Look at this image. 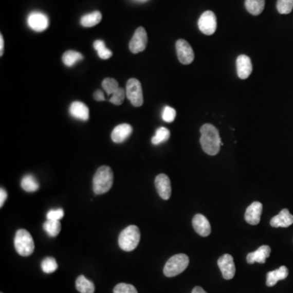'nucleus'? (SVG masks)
<instances>
[{"label":"nucleus","mask_w":293,"mask_h":293,"mask_svg":"<svg viewBox=\"0 0 293 293\" xmlns=\"http://www.w3.org/2000/svg\"><path fill=\"white\" fill-rule=\"evenodd\" d=\"M42 270L44 273H51L55 272L58 268L57 261L55 258H46L43 259L41 263Z\"/></svg>","instance_id":"29"},{"label":"nucleus","mask_w":293,"mask_h":293,"mask_svg":"<svg viewBox=\"0 0 293 293\" xmlns=\"http://www.w3.org/2000/svg\"><path fill=\"white\" fill-rule=\"evenodd\" d=\"M102 14L99 11L86 14L81 18V25L84 27H93L101 22Z\"/></svg>","instance_id":"23"},{"label":"nucleus","mask_w":293,"mask_h":293,"mask_svg":"<svg viewBox=\"0 0 293 293\" xmlns=\"http://www.w3.org/2000/svg\"><path fill=\"white\" fill-rule=\"evenodd\" d=\"M69 114L76 119L84 121L89 119V108L82 102L76 101L72 103L69 107Z\"/></svg>","instance_id":"19"},{"label":"nucleus","mask_w":293,"mask_h":293,"mask_svg":"<svg viewBox=\"0 0 293 293\" xmlns=\"http://www.w3.org/2000/svg\"><path fill=\"white\" fill-rule=\"evenodd\" d=\"M170 132L166 127H160L156 130V134L152 139V143L153 145H158L164 143L170 139Z\"/></svg>","instance_id":"27"},{"label":"nucleus","mask_w":293,"mask_h":293,"mask_svg":"<svg viewBox=\"0 0 293 293\" xmlns=\"http://www.w3.org/2000/svg\"><path fill=\"white\" fill-rule=\"evenodd\" d=\"M43 229L47 233L49 236L56 237L61 232V224L60 221L56 220H47L43 224Z\"/></svg>","instance_id":"26"},{"label":"nucleus","mask_w":293,"mask_h":293,"mask_svg":"<svg viewBox=\"0 0 293 293\" xmlns=\"http://www.w3.org/2000/svg\"><path fill=\"white\" fill-rule=\"evenodd\" d=\"M198 27L205 35H212L217 29V17L214 12L206 11L198 21Z\"/></svg>","instance_id":"7"},{"label":"nucleus","mask_w":293,"mask_h":293,"mask_svg":"<svg viewBox=\"0 0 293 293\" xmlns=\"http://www.w3.org/2000/svg\"><path fill=\"white\" fill-rule=\"evenodd\" d=\"M265 4V0H245L246 9L253 16H258L263 12Z\"/></svg>","instance_id":"22"},{"label":"nucleus","mask_w":293,"mask_h":293,"mask_svg":"<svg viewBox=\"0 0 293 293\" xmlns=\"http://www.w3.org/2000/svg\"><path fill=\"white\" fill-rule=\"evenodd\" d=\"M64 217V210L62 209H52L47 213V220L60 221Z\"/></svg>","instance_id":"35"},{"label":"nucleus","mask_w":293,"mask_h":293,"mask_svg":"<svg viewBox=\"0 0 293 293\" xmlns=\"http://www.w3.org/2000/svg\"><path fill=\"white\" fill-rule=\"evenodd\" d=\"M102 86L108 95H113L119 88L118 82L114 78H107L102 82Z\"/></svg>","instance_id":"30"},{"label":"nucleus","mask_w":293,"mask_h":293,"mask_svg":"<svg viewBox=\"0 0 293 293\" xmlns=\"http://www.w3.org/2000/svg\"><path fill=\"white\" fill-rule=\"evenodd\" d=\"M192 225L195 232L203 237L209 236L211 233V226L209 220L204 216V215H195V217L192 219Z\"/></svg>","instance_id":"15"},{"label":"nucleus","mask_w":293,"mask_h":293,"mask_svg":"<svg viewBox=\"0 0 293 293\" xmlns=\"http://www.w3.org/2000/svg\"><path fill=\"white\" fill-rule=\"evenodd\" d=\"M125 96H126L125 90L123 88L119 87L114 92V94L112 95L109 101L115 105H121L123 103Z\"/></svg>","instance_id":"32"},{"label":"nucleus","mask_w":293,"mask_h":293,"mask_svg":"<svg viewBox=\"0 0 293 293\" xmlns=\"http://www.w3.org/2000/svg\"><path fill=\"white\" fill-rule=\"evenodd\" d=\"M7 197H8V194H7L6 191L1 188L0 190V207L2 208L4 206V202L6 200Z\"/></svg>","instance_id":"36"},{"label":"nucleus","mask_w":293,"mask_h":293,"mask_svg":"<svg viewBox=\"0 0 293 293\" xmlns=\"http://www.w3.org/2000/svg\"><path fill=\"white\" fill-rule=\"evenodd\" d=\"M176 51L178 55V61L182 65H190L195 59L193 49L188 42L184 39H178L176 43Z\"/></svg>","instance_id":"8"},{"label":"nucleus","mask_w":293,"mask_h":293,"mask_svg":"<svg viewBox=\"0 0 293 293\" xmlns=\"http://www.w3.org/2000/svg\"><path fill=\"white\" fill-rule=\"evenodd\" d=\"M270 252H271V248L270 246L262 245L256 251L248 254L247 262L248 264H253L255 262L261 264L266 263V258L270 257Z\"/></svg>","instance_id":"16"},{"label":"nucleus","mask_w":293,"mask_h":293,"mask_svg":"<svg viewBox=\"0 0 293 293\" xmlns=\"http://www.w3.org/2000/svg\"><path fill=\"white\" fill-rule=\"evenodd\" d=\"M4 38H3L2 34L0 35V56L2 57L4 55Z\"/></svg>","instance_id":"38"},{"label":"nucleus","mask_w":293,"mask_h":293,"mask_svg":"<svg viewBox=\"0 0 293 293\" xmlns=\"http://www.w3.org/2000/svg\"><path fill=\"white\" fill-rule=\"evenodd\" d=\"M83 56L81 53L75 51H67L64 53L62 57V61L66 66L72 67L82 61Z\"/></svg>","instance_id":"24"},{"label":"nucleus","mask_w":293,"mask_h":293,"mask_svg":"<svg viewBox=\"0 0 293 293\" xmlns=\"http://www.w3.org/2000/svg\"><path fill=\"white\" fill-rule=\"evenodd\" d=\"M293 224V215L290 213L287 209H283L279 214L276 215L270 221L271 227H288Z\"/></svg>","instance_id":"18"},{"label":"nucleus","mask_w":293,"mask_h":293,"mask_svg":"<svg viewBox=\"0 0 293 293\" xmlns=\"http://www.w3.org/2000/svg\"><path fill=\"white\" fill-rule=\"evenodd\" d=\"M288 276V269L283 266L277 270L268 272L266 276V285L268 287H273L280 280H285Z\"/></svg>","instance_id":"20"},{"label":"nucleus","mask_w":293,"mask_h":293,"mask_svg":"<svg viewBox=\"0 0 293 293\" xmlns=\"http://www.w3.org/2000/svg\"><path fill=\"white\" fill-rule=\"evenodd\" d=\"M125 95L132 105L135 107H140L143 105V90L140 82L136 78H131L127 82Z\"/></svg>","instance_id":"6"},{"label":"nucleus","mask_w":293,"mask_h":293,"mask_svg":"<svg viewBox=\"0 0 293 293\" xmlns=\"http://www.w3.org/2000/svg\"><path fill=\"white\" fill-rule=\"evenodd\" d=\"M94 48L97 51L98 56L103 60H107L113 56L109 49L106 48L105 43L102 40H96L94 43Z\"/></svg>","instance_id":"28"},{"label":"nucleus","mask_w":293,"mask_h":293,"mask_svg":"<svg viewBox=\"0 0 293 293\" xmlns=\"http://www.w3.org/2000/svg\"><path fill=\"white\" fill-rule=\"evenodd\" d=\"M219 269L221 270L225 280H230L234 278L235 274V266L234 258L230 254H224L217 261Z\"/></svg>","instance_id":"10"},{"label":"nucleus","mask_w":293,"mask_h":293,"mask_svg":"<svg viewBox=\"0 0 293 293\" xmlns=\"http://www.w3.org/2000/svg\"><path fill=\"white\" fill-rule=\"evenodd\" d=\"M94 98L95 100H97V101H104V100H105L104 93L100 90H96L95 92Z\"/></svg>","instance_id":"37"},{"label":"nucleus","mask_w":293,"mask_h":293,"mask_svg":"<svg viewBox=\"0 0 293 293\" xmlns=\"http://www.w3.org/2000/svg\"><path fill=\"white\" fill-rule=\"evenodd\" d=\"M176 117V111L173 107H164V111H163L162 114V119L164 120L166 122H168V123H171L175 119Z\"/></svg>","instance_id":"34"},{"label":"nucleus","mask_w":293,"mask_h":293,"mask_svg":"<svg viewBox=\"0 0 293 293\" xmlns=\"http://www.w3.org/2000/svg\"><path fill=\"white\" fill-rule=\"evenodd\" d=\"M28 24L34 31H44L48 27V18L41 12H33L28 18Z\"/></svg>","instance_id":"12"},{"label":"nucleus","mask_w":293,"mask_h":293,"mask_svg":"<svg viewBox=\"0 0 293 293\" xmlns=\"http://www.w3.org/2000/svg\"><path fill=\"white\" fill-rule=\"evenodd\" d=\"M114 184V173L109 166H103L98 169L93 178V191L96 195L106 193Z\"/></svg>","instance_id":"2"},{"label":"nucleus","mask_w":293,"mask_h":293,"mask_svg":"<svg viewBox=\"0 0 293 293\" xmlns=\"http://www.w3.org/2000/svg\"><path fill=\"white\" fill-rule=\"evenodd\" d=\"M22 188L27 192H36L39 190V184L37 179L33 175L27 174V175L24 176L22 178Z\"/></svg>","instance_id":"25"},{"label":"nucleus","mask_w":293,"mask_h":293,"mask_svg":"<svg viewBox=\"0 0 293 293\" xmlns=\"http://www.w3.org/2000/svg\"><path fill=\"white\" fill-rule=\"evenodd\" d=\"M192 293H207V292H206V291H205V290H204L202 287H199V286H197V287H194L193 290H192Z\"/></svg>","instance_id":"39"},{"label":"nucleus","mask_w":293,"mask_h":293,"mask_svg":"<svg viewBox=\"0 0 293 293\" xmlns=\"http://www.w3.org/2000/svg\"><path fill=\"white\" fill-rule=\"evenodd\" d=\"M200 144L205 153L210 156H215L219 153L223 146L218 131L211 124H205L200 128Z\"/></svg>","instance_id":"1"},{"label":"nucleus","mask_w":293,"mask_h":293,"mask_svg":"<svg viewBox=\"0 0 293 293\" xmlns=\"http://www.w3.org/2000/svg\"><path fill=\"white\" fill-rule=\"evenodd\" d=\"M114 293H138V291L133 285L121 283L114 287Z\"/></svg>","instance_id":"33"},{"label":"nucleus","mask_w":293,"mask_h":293,"mask_svg":"<svg viewBox=\"0 0 293 293\" xmlns=\"http://www.w3.org/2000/svg\"><path fill=\"white\" fill-rule=\"evenodd\" d=\"M263 205L260 202H256L251 204L245 212V220L248 224L255 225L259 224L261 221V215H262Z\"/></svg>","instance_id":"14"},{"label":"nucleus","mask_w":293,"mask_h":293,"mask_svg":"<svg viewBox=\"0 0 293 293\" xmlns=\"http://www.w3.org/2000/svg\"><path fill=\"white\" fill-rule=\"evenodd\" d=\"M140 241V231L139 227L131 225L120 233L118 244L122 250L126 252L135 250Z\"/></svg>","instance_id":"3"},{"label":"nucleus","mask_w":293,"mask_h":293,"mask_svg":"<svg viewBox=\"0 0 293 293\" xmlns=\"http://www.w3.org/2000/svg\"><path fill=\"white\" fill-rule=\"evenodd\" d=\"M76 288L81 293H94L95 284L84 276H78L76 280Z\"/></svg>","instance_id":"21"},{"label":"nucleus","mask_w":293,"mask_h":293,"mask_svg":"<svg viewBox=\"0 0 293 293\" xmlns=\"http://www.w3.org/2000/svg\"><path fill=\"white\" fill-rule=\"evenodd\" d=\"M132 131H133V128L129 124L124 123L118 125L112 132V140L114 141V143H123L124 141L129 138Z\"/></svg>","instance_id":"17"},{"label":"nucleus","mask_w":293,"mask_h":293,"mask_svg":"<svg viewBox=\"0 0 293 293\" xmlns=\"http://www.w3.org/2000/svg\"><path fill=\"white\" fill-rule=\"evenodd\" d=\"M1 293H3V292H1Z\"/></svg>","instance_id":"40"},{"label":"nucleus","mask_w":293,"mask_h":293,"mask_svg":"<svg viewBox=\"0 0 293 293\" xmlns=\"http://www.w3.org/2000/svg\"><path fill=\"white\" fill-rule=\"evenodd\" d=\"M148 44V34L143 27H139L135 30L133 37L129 43V48L134 54L142 52Z\"/></svg>","instance_id":"9"},{"label":"nucleus","mask_w":293,"mask_h":293,"mask_svg":"<svg viewBox=\"0 0 293 293\" xmlns=\"http://www.w3.org/2000/svg\"><path fill=\"white\" fill-rule=\"evenodd\" d=\"M276 7L280 14H289L293 9V0H278Z\"/></svg>","instance_id":"31"},{"label":"nucleus","mask_w":293,"mask_h":293,"mask_svg":"<svg viewBox=\"0 0 293 293\" xmlns=\"http://www.w3.org/2000/svg\"><path fill=\"white\" fill-rule=\"evenodd\" d=\"M189 265V258L186 254H176L169 259L164 267L166 277H174L182 273Z\"/></svg>","instance_id":"5"},{"label":"nucleus","mask_w":293,"mask_h":293,"mask_svg":"<svg viewBox=\"0 0 293 293\" xmlns=\"http://www.w3.org/2000/svg\"><path fill=\"white\" fill-rule=\"evenodd\" d=\"M237 75L241 79H247L252 72L251 59L246 55L239 56L236 60Z\"/></svg>","instance_id":"13"},{"label":"nucleus","mask_w":293,"mask_h":293,"mask_svg":"<svg viewBox=\"0 0 293 293\" xmlns=\"http://www.w3.org/2000/svg\"><path fill=\"white\" fill-rule=\"evenodd\" d=\"M14 245L16 252L21 256H30L34 250L33 237L30 233L25 229H20L16 231Z\"/></svg>","instance_id":"4"},{"label":"nucleus","mask_w":293,"mask_h":293,"mask_svg":"<svg viewBox=\"0 0 293 293\" xmlns=\"http://www.w3.org/2000/svg\"><path fill=\"white\" fill-rule=\"evenodd\" d=\"M155 186L159 195L163 199H170L171 195V184L170 178L164 174H160L156 176L155 179Z\"/></svg>","instance_id":"11"}]
</instances>
